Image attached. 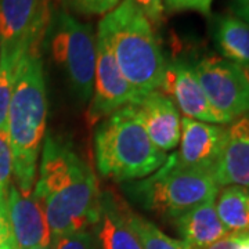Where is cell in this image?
Listing matches in <instances>:
<instances>
[{
  "mask_svg": "<svg viewBox=\"0 0 249 249\" xmlns=\"http://www.w3.org/2000/svg\"><path fill=\"white\" fill-rule=\"evenodd\" d=\"M34 190L45 206L52 240L68 232L86 231L97 219L100 193L94 173L58 137L49 134L43 140Z\"/></svg>",
  "mask_w": 249,
  "mask_h": 249,
  "instance_id": "6da1fadb",
  "label": "cell"
},
{
  "mask_svg": "<svg viewBox=\"0 0 249 249\" xmlns=\"http://www.w3.org/2000/svg\"><path fill=\"white\" fill-rule=\"evenodd\" d=\"M47 96L43 64L31 49L16 65L14 86L7 114V132L13 150L16 186L34 191L40 148L46 137Z\"/></svg>",
  "mask_w": 249,
  "mask_h": 249,
  "instance_id": "7a4b0ae2",
  "label": "cell"
},
{
  "mask_svg": "<svg viewBox=\"0 0 249 249\" xmlns=\"http://www.w3.org/2000/svg\"><path fill=\"white\" fill-rule=\"evenodd\" d=\"M100 173L119 181L151 176L166 160L145 130L137 106H126L107 116L94 134Z\"/></svg>",
  "mask_w": 249,
  "mask_h": 249,
  "instance_id": "3957f363",
  "label": "cell"
},
{
  "mask_svg": "<svg viewBox=\"0 0 249 249\" xmlns=\"http://www.w3.org/2000/svg\"><path fill=\"white\" fill-rule=\"evenodd\" d=\"M106 29L118 67L140 97L160 89L166 62L151 22L129 0L107 13Z\"/></svg>",
  "mask_w": 249,
  "mask_h": 249,
  "instance_id": "277c9868",
  "label": "cell"
},
{
  "mask_svg": "<svg viewBox=\"0 0 249 249\" xmlns=\"http://www.w3.org/2000/svg\"><path fill=\"white\" fill-rule=\"evenodd\" d=\"M130 193L144 208L175 220L198 205L214 201L219 184L212 172L183 166L173 154L151 176L130 187Z\"/></svg>",
  "mask_w": 249,
  "mask_h": 249,
  "instance_id": "5b68a950",
  "label": "cell"
},
{
  "mask_svg": "<svg viewBox=\"0 0 249 249\" xmlns=\"http://www.w3.org/2000/svg\"><path fill=\"white\" fill-rule=\"evenodd\" d=\"M52 54L65 72L73 94L80 103H88L93 96L96 71V37L91 27L64 11L58 13Z\"/></svg>",
  "mask_w": 249,
  "mask_h": 249,
  "instance_id": "8992f818",
  "label": "cell"
},
{
  "mask_svg": "<svg viewBox=\"0 0 249 249\" xmlns=\"http://www.w3.org/2000/svg\"><path fill=\"white\" fill-rule=\"evenodd\" d=\"M212 107L230 122L249 114V73L223 57L209 55L194 65Z\"/></svg>",
  "mask_w": 249,
  "mask_h": 249,
  "instance_id": "52a82bcc",
  "label": "cell"
},
{
  "mask_svg": "<svg viewBox=\"0 0 249 249\" xmlns=\"http://www.w3.org/2000/svg\"><path fill=\"white\" fill-rule=\"evenodd\" d=\"M142 97L121 72L106 29L98 25L96 37V71L89 122L96 124L126 106H137Z\"/></svg>",
  "mask_w": 249,
  "mask_h": 249,
  "instance_id": "ba28073f",
  "label": "cell"
},
{
  "mask_svg": "<svg viewBox=\"0 0 249 249\" xmlns=\"http://www.w3.org/2000/svg\"><path fill=\"white\" fill-rule=\"evenodd\" d=\"M45 22V0H0V58L17 65L36 49Z\"/></svg>",
  "mask_w": 249,
  "mask_h": 249,
  "instance_id": "9c48e42d",
  "label": "cell"
},
{
  "mask_svg": "<svg viewBox=\"0 0 249 249\" xmlns=\"http://www.w3.org/2000/svg\"><path fill=\"white\" fill-rule=\"evenodd\" d=\"M160 89L186 118L206 124H230L226 116L212 107L198 82L194 67L187 62L166 64Z\"/></svg>",
  "mask_w": 249,
  "mask_h": 249,
  "instance_id": "30bf717a",
  "label": "cell"
},
{
  "mask_svg": "<svg viewBox=\"0 0 249 249\" xmlns=\"http://www.w3.org/2000/svg\"><path fill=\"white\" fill-rule=\"evenodd\" d=\"M7 211L17 249L52 245V231L45 206L35 190L22 193L16 184H11L7 194Z\"/></svg>",
  "mask_w": 249,
  "mask_h": 249,
  "instance_id": "8fae6325",
  "label": "cell"
},
{
  "mask_svg": "<svg viewBox=\"0 0 249 249\" xmlns=\"http://www.w3.org/2000/svg\"><path fill=\"white\" fill-rule=\"evenodd\" d=\"M227 127L206 124L190 118L181 119L180 150L178 162L187 168L209 170L214 168L222 155Z\"/></svg>",
  "mask_w": 249,
  "mask_h": 249,
  "instance_id": "7c38bea8",
  "label": "cell"
},
{
  "mask_svg": "<svg viewBox=\"0 0 249 249\" xmlns=\"http://www.w3.org/2000/svg\"><path fill=\"white\" fill-rule=\"evenodd\" d=\"M220 186L249 188V114L232 121L227 127L222 155L213 170Z\"/></svg>",
  "mask_w": 249,
  "mask_h": 249,
  "instance_id": "4fadbf2b",
  "label": "cell"
},
{
  "mask_svg": "<svg viewBox=\"0 0 249 249\" xmlns=\"http://www.w3.org/2000/svg\"><path fill=\"white\" fill-rule=\"evenodd\" d=\"M137 107L154 145L163 152L175 150L181 134V119L176 104L166 94L155 90L144 96Z\"/></svg>",
  "mask_w": 249,
  "mask_h": 249,
  "instance_id": "5bb4252c",
  "label": "cell"
},
{
  "mask_svg": "<svg viewBox=\"0 0 249 249\" xmlns=\"http://www.w3.org/2000/svg\"><path fill=\"white\" fill-rule=\"evenodd\" d=\"M94 231L101 249H142L124 217V206L111 193L98 194Z\"/></svg>",
  "mask_w": 249,
  "mask_h": 249,
  "instance_id": "9a60e30c",
  "label": "cell"
},
{
  "mask_svg": "<svg viewBox=\"0 0 249 249\" xmlns=\"http://www.w3.org/2000/svg\"><path fill=\"white\" fill-rule=\"evenodd\" d=\"M181 241L193 249H204L222 240L230 232L226 230L216 212L214 201L205 202L175 219Z\"/></svg>",
  "mask_w": 249,
  "mask_h": 249,
  "instance_id": "2e32d148",
  "label": "cell"
},
{
  "mask_svg": "<svg viewBox=\"0 0 249 249\" xmlns=\"http://www.w3.org/2000/svg\"><path fill=\"white\" fill-rule=\"evenodd\" d=\"M213 39L223 58L249 73V24L235 16H223L214 24Z\"/></svg>",
  "mask_w": 249,
  "mask_h": 249,
  "instance_id": "e0dca14e",
  "label": "cell"
},
{
  "mask_svg": "<svg viewBox=\"0 0 249 249\" xmlns=\"http://www.w3.org/2000/svg\"><path fill=\"white\" fill-rule=\"evenodd\" d=\"M216 212L226 230L241 237L249 235V190L226 186L214 199Z\"/></svg>",
  "mask_w": 249,
  "mask_h": 249,
  "instance_id": "ac0fdd59",
  "label": "cell"
},
{
  "mask_svg": "<svg viewBox=\"0 0 249 249\" xmlns=\"http://www.w3.org/2000/svg\"><path fill=\"white\" fill-rule=\"evenodd\" d=\"M124 217L130 230L134 232L142 249H193L186 242L180 240H173L160 229L139 214L132 213L124 206Z\"/></svg>",
  "mask_w": 249,
  "mask_h": 249,
  "instance_id": "d6986e66",
  "label": "cell"
},
{
  "mask_svg": "<svg viewBox=\"0 0 249 249\" xmlns=\"http://www.w3.org/2000/svg\"><path fill=\"white\" fill-rule=\"evenodd\" d=\"M14 169L13 160V150L10 144L7 126L0 127V198H6L9 194V188L11 186Z\"/></svg>",
  "mask_w": 249,
  "mask_h": 249,
  "instance_id": "ffe728a7",
  "label": "cell"
},
{
  "mask_svg": "<svg viewBox=\"0 0 249 249\" xmlns=\"http://www.w3.org/2000/svg\"><path fill=\"white\" fill-rule=\"evenodd\" d=\"M16 65L7 60L0 58V127L7 124L10 100L14 86Z\"/></svg>",
  "mask_w": 249,
  "mask_h": 249,
  "instance_id": "44dd1931",
  "label": "cell"
},
{
  "mask_svg": "<svg viewBox=\"0 0 249 249\" xmlns=\"http://www.w3.org/2000/svg\"><path fill=\"white\" fill-rule=\"evenodd\" d=\"M67 9L83 16H97L112 11L122 0H62Z\"/></svg>",
  "mask_w": 249,
  "mask_h": 249,
  "instance_id": "7402d4cb",
  "label": "cell"
},
{
  "mask_svg": "<svg viewBox=\"0 0 249 249\" xmlns=\"http://www.w3.org/2000/svg\"><path fill=\"white\" fill-rule=\"evenodd\" d=\"M52 249H94L88 231H75L55 237L52 240Z\"/></svg>",
  "mask_w": 249,
  "mask_h": 249,
  "instance_id": "603a6c76",
  "label": "cell"
},
{
  "mask_svg": "<svg viewBox=\"0 0 249 249\" xmlns=\"http://www.w3.org/2000/svg\"><path fill=\"white\" fill-rule=\"evenodd\" d=\"M0 249H17V244L10 226L6 198H0Z\"/></svg>",
  "mask_w": 249,
  "mask_h": 249,
  "instance_id": "cb8c5ba5",
  "label": "cell"
},
{
  "mask_svg": "<svg viewBox=\"0 0 249 249\" xmlns=\"http://www.w3.org/2000/svg\"><path fill=\"white\" fill-rule=\"evenodd\" d=\"M212 1L213 0H163V4L168 11L194 10L204 16H209Z\"/></svg>",
  "mask_w": 249,
  "mask_h": 249,
  "instance_id": "d4e9b609",
  "label": "cell"
},
{
  "mask_svg": "<svg viewBox=\"0 0 249 249\" xmlns=\"http://www.w3.org/2000/svg\"><path fill=\"white\" fill-rule=\"evenodd\" d=\"M134 7L142 11L147 19L158 25L163 14V0H129Z\"/></svg>",
  "mask_w": 249,
  "mask_h": 249,
  "instance_id": "484cf974",
  "label": "cell"
},
{
  "mask_svg": "<svg viewBox=\"0 0 249 249\" xmlns=\"http://www.w3.org/2000/svg\"><path fill=\"white\" fill-rule=\"evenodd\" d=\"M242 238L244 237H241V235L229 234L224 238L216 241L214 244H212V245H209V247H206L204 249H238Z\"/></svg>",
  "mask_w": 249,
  "mask_h": 249,
  "instance_id": "4316f807",
  "label": "cell"
},
{
  "mask_svg": "<svg viewBox=\"0 0 249 249\" xmlns=\"http://www.w3.org/2000/svg\"><path fill=\"white\" fill-rule=\"evenodd\" d=\"M231 9L235 17L249 24V0H231Z\"/></svg>",
  "mask_w": 249,
  "mask_h": 249,
  "instance_id": "83f0119b",
  "label": "cell"
},
{
  "mask_svg": "<svg viewBox=\"0 0 249 249\" xmlns=\"http://www.w3.org/2000/svg\"><path fill=\"white\" fill-rule=\"evenodd\" d=\"M238 249H249V235L248 237H244V238H242Z\"/></svg>",
  "mask_w": 249,
  "mask_h": 249,
  "instance_id": "f1b7e54d",
  "label": "cell"
},
{
  "mask_svg": "<svg viewBox=\"0 0 249 249\" xmlns=\"http://www.w3.org/2000/svg\"><path fill=\"white\" fill-rule=\"evenodd\" d=\"M32 249H52L50 247H37V248H32Z\"/></svg>",
  "mask_w": 249,
  "mask_h": 249,
  "instance_id": "f546056e",
  "label": "cell"
}]
</instances>
